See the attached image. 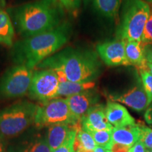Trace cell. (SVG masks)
<instances>
[{
  "label": "cell",
  "mask_w": 152,
  "mask_h": 152,
  "mask_svg": "<svg viewBox=\"0 0 152 152\" xmlns=\"http://www.w3.org/2000/svg\"><path fill=\"white\" fill-rule=\"evenodd\" d=\"M63 9L58 0H36L14 9V23L19 33L33 37L62 24Z\"/></svg>",
  "instance_id": "obj_3"
},
{
  "label": "cell",
  "mask_w": 152,
  "mask_h": 152,
  "mask_svg": "<svg viewBox=\"0 0 152 152\" xmlns=\"http://www.w3.org/2000/svg\"><path fill=\"white\" fill-rule=\"evenodd\" d=\"M33 70L23 65L9 68L0 77V99L18 98L29 92Z\"/></svg>",
  "instance_id": "obj_7"
},
{
  "label": "cell",
  "mask_w": 152,
  "mask_h": 152,
  "mask_svg": "<svg viewBox=\"0 0 152 152\" xmlns=\"http://www.w3.org/2000/svg\"><path fill=\"white\" fill-rule=\"evenodd\" d=\"M82 130L87 132L99 130H112L113 126L108 122L105 107L96 104L88 110L81 119Z\"/></svg>",
  "instance_id": "obj_11"
},
{
  "label": "cell",
  "mask_w": 152,
  "mask_h": 152,
  "mask_svg": "<svg viewBox=\"0 0 152 152\" xmlns=\"http://www.w3.org/2000/svg\"><path fill=\"white\" fill-rule=\"evenodd\" d=\"M80 152H94V151H88V150H80Z\"/></svg>",
  "instance_id": "obj_36"
},
{
  "label": "cell",
  "mask_w": 152,
  "mask_h": 152,
  "mask_svg": "<svg viewBox=\"0 0 152 152\" xmlns=\"http://www.w3.org/2000/svg\"><path fill=\"white\" fill-rule=\"evenodd\" d=\"M94 87L95 83L94 81L87 82V83H75V82L68 80L60 81L56 98L62 97V96L68 97L85 91L92 90Z\"/></svg>",
  "instance_id": "obj_17"
},
{
  "label": "cell",
  "mask_w": 152,
  "mask_h": 152,
  "mask_svg": "<svg viewBox=\"0 0 152 152\" xmlns=\"http://www.w3.org/2000/svg\"><path fill=\"white\" fill-rule=\"evenodd\" d=\"M34 123L39 128L67 123L77 129L82 128L81 123L76 121L72 115L66 98L62 97L53 99L37 106Z\"/></svg>",
  "instance_id": "obj_6"
},
{
  "label": "cell",
  "mask_w": 152,
  "mask_h": 152,
  "mask_svg": "<svg viewBox=\"0 0 152 152\" xmlns=\"http://www.w3.org/2000/svg\"><path fill=\"white\" fill-rule=\"evenodd\" d=\"M63 8L68 12H74L78 9L80 5V0H58Z\"/></svg>",
  "instance_id": "obj_27"
},
{
  "label": "cell",
  "mask_w": 152,
  "mask_h": 152,
  "mask_svg": "<svg viewBox=\"0 0 152 152\" xmlns=\"http://www.w3.org/2000/svg\"><path fill=\"white\" fill-rule=\"evenodd\" d=\"M113 102H118L137 111H142L148 107L147 96L143 86L137 84L121 94L110 96Z\"/></svg>",
  "instance_id": "obj_12"
},
{
  "label": "cell",
  "mask_w": 152,
  "mask_h": 152,
  "mask_svg": "<svg viewBox=\"0 0 152 152\" xmlns=\"http://www.w3.org/2000/svg\"><path fill=\"white\" fill-rule=\"evenodd\" d=\"M125 54L130 65L136 66L138 71L147 69L144 45L142 42L125 40Z\"/></svg>",
  "instance_id": "obj_15"
},
{
  "label": "cell",
  "mask_w": 152,
  "mask_h": 152,
  "mask_svg": "<svg viewBox=\"0 0 152 152\" xmlns=\"http://www.w3.org/2000/svg\"><path fill=\"white\" fill-rule=\"evenodd\" d=\"M77 130H79L75 128L72 129L64 143L53 152H74V143H75Z\"/></svg>",
  "instance_id": "obj_23"
},
{
  "label": "cell",
  "mask_w": 152,
  "mask_h": 152,
  "mask_svg": "<svg viewBox=\"0 0 152 152\" xmlns=\"http://www.w3.org/2000/svg\"><path fill=\"white\" fill-rule=\"evenodd\" d=\"M23 152H52L48 142L45 140H39L30 143Z\"/></svg>",
  "instance_id": "obj_24"
},
{
  "label": "cell",
  "mask_w": 152,
  "mask_h": 152,
  "mask_svg": "<svg viewBox=\"0 0 152 152\" xmlns=\"http://www.w3.org/2000/svg\"><path fill=\"white\" fill-rule=\"evenodd\" d=\"M147 70L149 71V73L152 75V64L147 63Z\"/></svg>",
  "instance_id": "obj_35"
},
{
  "label": "cell",
  "mask_w": 152,
  "mask_h": 152,
  "mask_svg": "<svg viewBox=\"0 0 152 152\" xmlns=\"http://www.w3.org/2000/svg\"><path fill=\"white\" fill-rule=\"evenodd\" d=\"M71 26L64 22L54 29L27 37L13 45L11 56L16 65L33 70L60 50L70 39Z\"/></svg>",
  "instance_id": "obj_1"
},
{
  "label": "cell",
  "mask_w": 152,
  "mask_h": 152,
  "mask_svg": "<svg viewBox=\"0 0 152 152\" xmlns=\"http://www.w3.org/2000/svg\"><path fill=\"white\" fill-rule=\"evenodd\" d=\"M141 42L145 45H152V7L150 10L149 18L144 26Z\"/></svg>",
  "instance_id": "obj_25"
},
{
  "label": "cell",
  "mask_w": 152,
  "mask_h": 152,
  "mask_svg": "<svg viewBox=\"0 0 152 152\" xmlns=\"http://www.w3.org/2000/svg\"><path fill=\"white\" fill-rule=\"evenodd\" d=\"M37 106L23 100L0 111V138L14 137L34 123Z\"/></svg>",
  "instance_id": "obj_5"
},
{
  "label": "cell",
  "mask_w": 152,
  "mask_h": 152,
  "mask_svg": "<svg viewBox=\"0 0 152 152\" xmlns=\"http://www.w3.org/2000/svg\"><path fill=\"white\" fill-rule=\"evenodd\" d=\"M141 77L142 85L147 96V104L149 106L152 103V75L147 69L139 71Z\"/></svg>",
  "instance_id": "obj_22"
},
{
  "label": "cell",
  "mask_w": 152,
  "mask_h": 152,
  "mask_svg": "<svg viewBox=\"0 0 152 152\" xmlns=\"http://www.w3.org/2000/svg\"><path fill=\"white\" fill-rule=\"evenodd\" d=\"M90 134H92L96 145L105 148L106 150L109 149L110 146L113 142L112 130L92 131L90 132Z\"/></svg>",
  "instance_id": "obj_20"
},
{
  "label": "cell",
  "mask_w": 152,
  "mask_h": 152,
  "mask_svg": "<svg viewBox=\"0 0 152 152\" xmlns=\"http://www.w3.org/2000/svg\"><path fill=\"white\" fill-rule=\"evenodd\" d=\"M66 100L72 115L76 121L81 123L82 118L97 103L99 95L92 89L66 97Z\"/></svg>",
  "instance_id": "obj_10"
},
{
  "label": "cell",
  "mask_w": 152,
  "mask_h": 152,
  "mask_svg": "<svg viewBox=\"0 0 152 152\" xmlns=\"http://www.w3.org/2000/svg\"><path fill=\"white\" fill-rule=\"evenodd\" d=\"M76 140L79 142L81 149L83 150L94 151L97 147L92 134L86 132V131L82 130V129L77 130Z\"/></svg>",
  "instance_id": "obj_21"
},
{
  "label": "cell",
  "mask_w": 152,
  "mask_h": 152,
  "mask_svg": "<svg viewBox=\"0 0 152 152\" xmlns=\"http://www.w3.org/2000/svg\"><path fill=\"white\" fill-rule=\"evenodd\" d=\"M4 147L3 140L0 138V152H4Z\"/></svg>",
  "instance_id": "obj_34"
},
{
  "label": "cell",
  "mask_w": 152,
  "mask_h": 152,
  "mask_svg": "<svg viewBox=\"0 0 152 152\" xmlns=\"http://www.w3.org/2000/svg\"><path fill=\"white\" fill-rule=\"evenodd\" d=\"M105 114L108 122L113 128L135 124V120L129 113L126 108L113 101L108 102L105 107Z\"/></svg>",
  "instance_id": "obj_13"
},
{
  "label": "cell",
  "mask_w": 152,
  "mask_h": 152,
  "mask_svg": "<svg viewBox=\"0 0 152 152\" xmlns=\"http://www.w3.org/2000/svg\"><path fill=\"white\" fill-rule=\"evenodd\" d=\"M14 28L7 11L0 9V44L6 47L14 45Z\"/></svg>",
  "instance_id": "obj_18"
},
{
  "label": "cell",
  "mask_w": 152,
  "mask_h": 152,
  "mask_svg": "<svg viewBox=\"0 0 152 152\" xmlns=\"http://www.w3.org/2000/svg\"><path fill=\"white\" fill-rule=\"evenodd\" d=\"M147 152H152V149H147Z\"/></svg>",
  "instance_id": "obj_38"
},
{
  "label": "cell",
  "mask_w": 152,
  "mask_h": 152,
  "mask_svg": "<svg viewBox=\"0 0 152 152\" xmlns=\"http://www.w3.org/2000/svg\"><path fill=\"white\" fill-rule=\"evenodd\" d=\"M144 118L148 124L152 125V103L149 106L144 113Z\"/></svg>",
  "instance_id": "obj_31"
},
{
  "label": "cell",
  "mask_w": 152,
  "mask_h": 152,
  "mask_svg": "<svg viewBox=\"0 0 152 152\" xmlns=\"http://www.w3.org/2000/svg\"><path fill=\"white\" fill-rule=\"evenodd\" d=\"M144 45V55L147 63L152 64V45Z\"/></svg>",
  "instance_id": "obj_29"
},
{
  "label": "cell",
  "mask_w": 152,
  "mask_h": 152,
  "mask_svg": "<svg viewBox=\"0 0 152 152\" xmlns=\"http://www.w3.org/2000/svg\"><path fill=\"white\" fill-rule=\"evenodd\" d=\"M96 51L108 66H131L125 54V40L116 39L100 43L96 46Z\"/></svg>",
  "instance_id": "obj_9"
},
{
  "label": "cell",
  "mask_w": 152,
  "mask_h": 152,
  "mask_svg": "<svg viewBox=\"0 0 152 152\" xmlns=\"http://www.w3.org/2000/svg\"><path fill=\"white\" fill-rule=\"evenodd\" d=\"M37 67L56 71L60 81L87 83L99 75L101 64L92 51L67 48L49 56Z\"/></svg>",
  "instance_id": "obj_2"
},
{
  "label": "cell",
  "mask_w": 152,
  "mask_h": 152,
  "mask_svg": "<svg viewBox=\"0 0 152 152\" xmlns=\"http://www.w3.org/2000/svg\"><path fill=\"white\" fill-rule=\"evenodd\" d=\"M144 1H147V2H149V3H151L152 4V0H144Z\"/></svg>",
  "instance_id": "obj_37"
},
{
  "label": "cell",
  "mask_w": 152,
  "mask_h": 152,
  "mask_svg": "<svg viewBox=\"0 0 152 152\" xmlns=\"http://www.w3.org/2000/svg\"><path fill=\"white\" fill-rule=\"evenodd\" d=\"M147 149L141 142L138 141L133 147L130 148L129 152H147Z\"/></svg>",
  "instance_id": "obj_30"
},
{
  "label": "cell",
  "mask_w": 152,
  "mask_h": 152,
  "mask_svg": "<svg viewBox=\"0 0 152 152\" xmlns=\"http://www.w3.org/2000/svg\"><path fill=\"white\" fill-rule=\"evenodd\" d=\"M140 126L136 123L125 127L113 128L112 140L115 143L132 147L140 140Z\"/></svg>",
  "instance_id": "obj_14"
},
{
  "label": "cell",
  "mask_w": 152,
  "mask_h": 152,
  "mask_svg": "<svg viewBox=\"0 0 152 152\" xmlns=\"http://www.w3.org/2000/svg\"><path fill=\"white\" fill-rule=\"evenodd\" d=\"M151 7L144 0H125L116 30L118 39L141 42Z\"/></svg>",
  "instance_id": "obj_4"
},
{
  "label": "cell",
  "mask_w": 152,
  "mask_h": 152,
  "mask_svg": "<svg viewBox=\"0 0 152 152\" xmlns=\"http://www.w3.org/2000/svg\"><path fill=\"white\" fill-rule=\"evenodd\" d=\"M6 6L5 0H0V9H3Z\"/></svg>",
  "instance_id": "obj_33"
},
{
  "label": "cell",
  "mask_w": 152,
  "mask_h": 152,
  "mask_svg": "<svg viewBox=\"0 0 152 152\" xmlns=\"http://www.w3.org/2000/svg\"><path fill=\"white\" fill-rule=\"evenodd\" d=\"M73 128L75 127L67 123H58L49 127L47 141L52 152L58 149L64 143Z\"/></svg>",
  "instance_id": "obj_16"
},
{
  "label": "cell",
  "mask_w": 152,
  "mask_h": 152,
  "mask_svg": "<svg viewBox=\"0 0 152 152\" xmlns=\"http://www.w3.org/2000/svg\"><path fill=\"white\" fill-rule=\"evenodd\" d=\"M140 137L141 142L147 149H152V129L146 126H140Z\"/></svg>",
  "instance_id": "obj_26"
},
{
  "label": "cell",
  "mask_w": 152,
  "mask_h": 152,
  "mask_svg": "<svg viewBox=\"0 0 152 152\" xmlns=\"http://www.w3.org/2000/svg\"><path fill=\"white\" fill-rule=\"evenodd\" d=\"M74 152H80V150H77V151H74Z\"/></svg>",
  "instance_id": "obj_39"
},
{
  "label": "cell",
  "mask_w": 152,
  "mask_h": 152,
  "mask_svg": "<svg viewBox=\"0 0 152 152\" xmlns=\"http://www.w3.org/2000/svg\"><path fill=\"white\" fill-rule=\"evenodd\" d=\"M94 152H108L107 150H106L105 148H103L102 147H96V149L94 150Z\"/></svg>",
  "instance_id": "obj_32"
},
{
  "label": "cell",
  "mask_w": 152,
  "mask_h": 152,
  "mask_svg": "<svg viewBox=\"0 0 152 152\" xmlns=\"http://www.w3.org/2000/svg\"><path fill=\"white\" fill-rule=\"evenodd\" d=\"M60 79L52 69H40L33 72L28 94L33 100L41 103L56 98Z\"/></svg>",
  "instance_id": "obj_8"
},
{
  "label": "cell",
  "mask_w": 152,
  "mask_h": 152,
  "mask_svg": "<svg viewBox=\"0 0 152 152\" xmlns=\"http://www.w3.org/2000/svg\"><path fill=\"white\" fill-rule=\"evenodd\" d=\"M95 9L101 14L109 18H117L121 0H94Z\"/></svg>",
  "instance_id": "obj_19"
},
{
  "label": "cell",
  "mask_w": 152,
  "mask_h": 152,
  "mask_svg": "<svg viewBox=\"0 0 152 152\" xmlns=\"http://www.w3.org/2000/svg\"><path fill=\"white\" fill-rule=\"evenodd\" d=\"M130 147L123 145V144L112 142L109 149L107 150L108 152H129L130 150Z\"/></svg>",
  "instance_id": "obj_28"
}]
</instances>
